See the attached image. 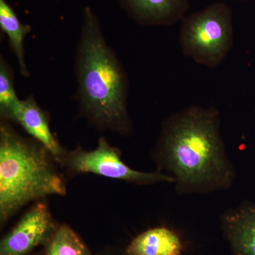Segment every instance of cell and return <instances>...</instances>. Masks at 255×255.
<instances>
[{
    "label": "cell",
    "instance_id": "obj_1",
    "mask_svg": "<svg viewBox=\"0 0 255 255\" xmlns=\"http://www.w3.org/2000/svg\"><path fill=\"white\" fill-rule=\"evenodd\" d=\"M151 157L157 171L173 177L179 195L228 190L237 177L214 106H189L164 119Z\"/></svg>",
    "mask_w": 255,
    "mask_h": 255
},
{
    "label": "cell",
    "instance_id": "obj_2",
    "mask_svg": "<svg viewBox=\"0 0 255 255\" xmlns=\"http://www.w3.org/2000/svg\"><path fill=\"white\" fill-rule=\"evenodd\" d=\"M79 114L99 130L128 135L133 130L127 107L128 80L90 8L75 55Z\"/></svg>",
    "mask_w": 255,
    "mask_h": 255
},
{
    "label": "cell",
    "instance_id": "obj_3",
    "mask_svg": "<svg viewBox=\"0 0 255 255\" xmlns=\"http://www.w3.org/2000/svg\"><path fill=\"white\" fill-rule=\"evenodd\" d=\"M56 161L39 142L25 137L11 125L0 124L1 228L31 203L50 196H65L66 182Z\"/></svg>",
    "mask_w": 255,
    "mask_h": 255
},
{
    "label": "cell",
    "instance_id": "obj_4",
    "mask_svg": "<svg viewBox=\"0 0 255 255\" xmlns=\"http://www.w3.org/2000/svg\"><path fill=\"white\" fill-rule=\"evenodd\" d=\"M179 43L183 54L195 63L218 68L233 44L232 9L225 3L215 2L184 16Z\"/></svg>",
    "mask_w": 255,
    "mask_h": 255
},
{
    "label": "cell",
    "instance_id": "obj_5",
    "mask_svg": "<svg viewBox=\"0 0 255 255\" xmlns=\"http://www.w3.org/2000/svg\"><path fill=\"white\" fill-rule=\"evenodd\" d=\"M122 155L118 147L111 145L106 137H101L95 150H86L78 146L68 151L62 167L70 177L91 173L137 186L174 184L173 177L168 174L157 170L142 172L130 168L122 160Z\"/></svg>",
    "mask_w": 255,
    "mask_h": 255
},
{
    "label": "cell",
    "instance_id": "obj_6",
    "mask_svg": "<svg viewBox=\"0 0 255 255\" xmlns=\"http://www.w3.org/2000/svg\"><path fill=\"white\" fill-rule=\"evenodd\" d=\"M57 224L46 201L33 203L21 219L0 242V255H31L49 243Z\"/></svg>",
    "mask_w": 255,
    "mask_h": 255
},
{
    "label": "cell",
    "instance_id": "obj_7",
    "mask_svg": "<svg viewBox=\"0 0 255 255\" xmlns=\"http://www.w3.org/2000/svg\"><path fill=\"white\" fill-rule=\"evenodd\" d=\"M9 122L19 124L28 135L49 151L57 163L63 165L67 150L50 127L49 114L40 107L33 95L21 100L10 117Z\"/></svg>",
    "mask_w": 255,
    "mask_h": 255
},
{
    "label": "cell",
    "instance_id": "obj_8",
    "mask_svg": "<svg viewBox=\"0 0 255 255\" xmlns=\"http://www.w3.org/2000/svg\"><path fill=\"white\" fill-rule=\"evenodd\" d=\"M231 255H255V203L244 201L219 216Z\"/></svg>",
    "mask_w": 255,
    "mask_h": 255
},
{
    "label": "cell",
    "instance_id": "obj_9",
    "mask_svg": "<svg viewBox=\"0 0 255 255\" xmlns=\"http://www.w3.org/2000/svg\"><path fill=\"white\" fill-rule=\"evenodd\" d=\"M130 16L145 26H171L182 19L189 0H122Z\"/></svg>",
    "mask_w": 255,
    "mask_h": 255
},
{
    "label": "cell",
    "instance_id": "obj_10",
    "mask_svg": "<svg viewBox=\"0 0 255 255\" xmlns=\"http://www.w3.org/2000/svg\"><path fill=\"white\" fill-rule=\"evenodd\" d=\"M185 245L180 235L165 226L139 233L124 249L126 255H183Z\"/></svg>",
    "mask_w": 255,
    "mask_h": 255
},
{
    "label": "cell",
    "instance_id": "obj_11",
    "mask_svg": "<svg viewBox=\"0 0 255 255\" xmlns=\"http://www.w3.org/2000/svg\"><path fill=\"white\" fill-rule=\"evenodd\" d=\"M0 28L7 36L10 48L18 60L20 73L25 78H29V72L25 60L23 42L31 31V27L20 21L14 9L5 0H0Z\"/></svg>",
    "mask_w": 255,
    "mask_h": 255
},
{
    "label": "cell",
    "instance_id": "obj_12",
    "mask_svg": "<svg viewBox=\"0 0 255 255\" xmlns=\"http://www.w3.org/2000/svg\"><path fill=\"white\" fill-rule=\"evenodd\" d=\"M43 251L44 255H94L78 233L65 223L58 226Z\"/></svg>",
    "mask_w": 255,
    "mask_h": 255
},
{
    "label": "cell",
    "instance_id": "obj_13",
    "mask_svg": "<svg viewBox=\"0 0 255 255\" xmlns=\"http://www.w3.org/2000/svg\"><path fill=\"white\" fill-rule=\"evenodd\" d=\"M15 90L14 73L2 56L0 58V116L1 120L9 122L11 114L19 105Z\"/></svg>",
    "mask_w": 255,
    "mask_h": 255
},
{
    "label": "cell",
    "instance_id": "obj_14",
    "mask_svg": "<svg viewBox=\"0 0 255 255\" xmlns=\"http://www.w3.org/2000/svg\"><path fill=\"white\" fill-rule=\"evenodd\" d=\"M97 255H126L124 250L117 248V247H108L103 251H101Z\"/></svg>",
    "mask_w": 255,
    "mask_h": 255
},
{
    "label": "cell",
    "instance_id": "obj_15",
    "mask_svg": "<svg viewBox=\"0 0 255 255\" xmlns=\"http://www.w3.org/2000/svg\"><path fill=\"white\" fill-rule=\"evenodd\" d=\"M31 255H43V251L38 252V253H32Z\"/></svg>",
    "mask_w": 255,
    "mask_h": 255
},
{
    "label": "cell",
    "instance_id": "obj_16",
    "mask_svg": "<svg viewBox=\"0 0 255 255\" xmlns=\"http://www.w3.org/2000/svg\"><path fill=\"white\" fill-rule=\"evenodd\" d=\"M243 1H244V0H243Z\"/></svg>",
    "mask_w": 255,
    "mask_h": 255
}]
</instances>
